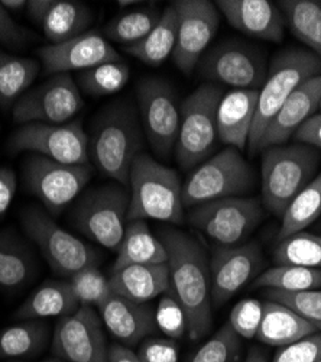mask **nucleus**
<instances>
[{
    "label": "nucleus",
    "mask_w": 321,
    "mask_h": 362,
    "mask_svg": "<svg viewBox=\"0 0 321 362\" xmlns=\"http://www.w3.org/2000/svg\"><path fill=\"white\" fill-rule=\"evenodd\" d=\"M159 236L168 252L171 293L184 310L187 335L191 341H198L213 326L210 264L193 235L165 228Z\"/></svg>",
    "instance_id": "obj_1"
},
{
    "label": "nucleus",
    "mask_w": 321,
    "mask_h": 362,
    "mask_svg": "<svg viewBox=\"0 0 321 362\" xmlns=\"http://www.w3.org/2000/svg\"><path fill=\"white\" fill-rule=\"evenodd\" d=\"M140 148L142 128L132 103L114 102L96 115L89 134V157L103 175L129 186L131 168Z\"/></svg>",
    "instance_id": "obj_2"
},
{
    "label": "nucleus",
    "mask_w": 321,
    "mask_h": 362,
    "mask_svg": "<svg viewBox=\"0 0 321 362\" xmlns=\"http://www.w3.org/2000/svg\"><path fill=\"white\" fill-rule=\"evenodd\" d=\"M128 221L154 219L171 225L184 222L183 183L177 171L159 164L148 154H139L129 175Z\"/></svg>",
    "instance_id": "obj_3"
},
{
    "label": "nucleus",
    "mask_w": 321,
    "mask_h": 362,
    "mask_svg": "<svg viewBox=\"0 0 321 362\" xmlns=\"http://www.w3.org/2000/svg\"><path fill=\"white\" fill-rule=\"evenodd\" d=\"M318 164V151L304 144L262 151V199L269 212L282 218L288 204L315 177Z\"/></svg>",
    "instance_id": "obj_4"
},
{
    "label": "nucleus",
    "mask_w": 321,
    "mask_h": 362,
    "mask_svg": "<svg viewBox=\"0 0 321 362\" xmlns=\"http://www.w3.org/2000/svg\"><path fill=\"white\" fill-rule=\"evenodd\" d=\"M315 76H321V59L311 51L289 48L275 57L265 83L259 88L255 122L248 144L250 154H256L265 129L286 99L304 81Z\"/></svg>",
    "instance_id": "obj_5"
},
{
    "label": "nucleus",
    "mask_w": 321,
    "mask_h": 362,
    "mask_svg": "<svg viewBox=\"0 0 321 362\" xmlns=\"http://www.w3.org/2000/svg\"><path fill=\"white\" fill-rule=\"evenodd\" d=\"M129 189L122 185L87 190L71 210V225L100 247L118 252L129 222Z\"/></svg>",
    "instance_id": "obj_6"
},
{
    "label": "nucleus",
    "mask_w": 321,
    "mask_h": 362,
    "mask_svg": "<svg viewBox=\"0 0 321 362\" xmlns=\"http://www.w3.org/2000/svg\"><path fill=\"white\" fill-rule=\"evenodd\" d=\"M223 88L206 83L187 96L180 107V129L175 144V158L190 170L210 158L217 136V109Z\"/></svg>",
    "instance_id": "obj_7"
},
{
    "label": "nucleus",
    "mask_w": 321,
    "mask_h": 362,
    "mask_svg": "<svg viewBox=\"0 0 321 362\" xmlns=\"http://www.w3.org/2000/svg\"><path fill=\"white\" fill-rule=\"evenodd\" d=\"M25 235L41 250L52 273L60 277H73L78 271L97 265V252L84 244L51 218L38 206H29L20 214Z\"/></svg>",
    "instance_id": "obj_8"
},
{
    "label": "nucleus",
    "mask_w": 321,
    "mask_h": 362,
    "mask_svg": "<svg viewBox=\"0 0 321 362\" xmlns=\"http://www.w3.org/2000/svg\"><path fill=\"white\" fill-rule=\"evenodd\" d=\"M255 185V174L239 149L226 146L204 161L183 185L184 207L226 197H242Z\"/></svg>",
    "instance_id": "obj_9"
},
{
    "label": "nucleus",
    "mask_w": 321,
    "mask_h": 362,
    "mask_svg": "<svg viewBox=\"0 0 321 362\" xmlns=\"http://www.w3.org/2000/svg\"><path fill=\"white\" fill-rule=\"evenodd\" d=\"M93 177L90 164H63L38 154H28L22 163L26 190L34 194L51 216H58L89 185Z\"/></svg>",
    "instance_id": "obj_10"
},
{
    "label": "nucleus",
    "mask_w": 321,
    "mask_h": 362,
    "mask_svg": "<svg viewBox=\"0 0 321 362\" xmlns=\"http://www.w3.org/2000/svg\"><path fill=\"white\" fill-rule=\"evenodd\" d=\"M264 210L258 199L226 197L191 207L190 223L220 247H235L260 223Z\"/></svg>",
    "instance_id": "obj_11"
},
{
    "label": "nucleus",
    "mask_w": 321,
    "mask_h": 362,
    "mask_svg": "<svg viewBox=\"0 0 321 362\" xmlns=\"http://www.w3.org/2000/svg\"><path fill=\"white\" fill-rule=\"evenodd\" d=\"M12 154H38L63 164H89V134L80 120L64 125L26 124L18 128L8 142Z\"/></svg>",
    "instance_id": "obj_12"
},
{
    "label": "nucleus",
    "mask_w": 321,
    "mask_h": 362,
    "mask_svg": "<svg viewBox=\"0 0 321 362\" xmlns=\"http://www.w3.org/2000/svg\"><path fill=\"white\" fill-rule=\"evenodd\" d=\"M84 100L70 74H56L28 92L15 103L16 124L64 125L83 109Z\"/></svg>",
    "instance_id": "obj_13"
},
{
    "label": "nucleus",
    "mask_w": 321,
    "mask_h": 362,
    "mask_svg": "<svg viewBox=\"0 0 321 362\" xmlns=\"http://www.w3.org/2000/svg\"><path fill=\"white\" fill-rule=\"evenodd\" d=\"M136 99L143 131L154 153L168 158L177 144L180 129L177 93L161 78H145L138 84Z\"/></svg>",
    "instance_id": "obj_14"
},
{
    "label": "nucleus",
    "mask_w": 321,
    "mask_h": 362,
    "mask_svg": "<svg viewBox=\"0 0 321 362\" xmlns=\"http://www.w3.org/2000/svg\"><path fill=\"white\" fill-rule=\"evenodd\" d=\"M171 5L178 19L172 62L180 71L191 74L217 33L220 13L209 0H175Z\"/></svg>",
    "instance_id": "obj_15"
},
{
    "label": "nucleus",
    "mask_w": 321,
    "mask_h": 362,
    "mask_svg": "<svg viewBox=\"0 0 321 362\" xmlns=\"http://www.w3.org/2000/svg\"><path fill=\"white\" fill-rule=\"evenodd\" d=\"M51 349L64 362H110L102 319L89 306L56 322Z\"/></svg>",
    "instance_id": "obj_16"
},
{
    "label": "nucleus",
    "mask_w": 321,
    "mask_h": 362,
    "mask_svg": "<svg viewBox=\"0 0 321 362\" xmlns=\"http://www.w3.org/2000/svg\"><path fill=\"white\" fill-rule=\"evenodd\" d=\"M201 76L235 90H259L267 78L262 52L241 42H224L200 59Z\"/></svg>",
    "instance_id": "obj_17"
},
{
    "label": "nucleus",
    "mask_w": 321,
    "mask_h": 362,
    "mask_svg": "<svg viewBox=\"0 0 321 362\" xmlns=\"http://www.w3.org/2000/svg\"><path fill=\"white\" fill-rule=\"evenodd\" d=\"M38 57L48 76L85 71L96 66L123 62L121 54L99 31H89L74 40L38 49Z\"/></svg>",
    "instance_id": "obj_18"
},
{
    "label": "nucleus",
    "mask_w": 321,
    "mask_h": 362,
    "mask_svg": "<svg viewBox=\"0 0 321 362\" xmlns=\"http://www.w3.org/2000/svg\"><path fill=\"white\" fill-rule=\"evenodd\" d=\"M262 265L260 248L255 243L219 247L210 261L212 305L222 308L258 273Z\"/></svg>",
    "instance_id": "obj_19"
},
{
    "label": "nucleus",
    "mask_w": 321,
    "mask_h": 362,
    "mask_svg": "<svg viewBox=\"0 0 321 362\" xmlns=\"http://www.w3.org/2000/svg\"><path fill=\"white\" fill-rule=\"evenodd\" d=\"M28 16L37 23L51 42L63 44L90 31L93 12L74 0H31L26 4Z\"/></svg>",
    "instance_id": "obj_20"
},
{
    "label": "nucleus",
    "mask_w": 321,
    "mask_h": 362,
    "mask_svg": "<svg viewBox=\"0 0 321 362\" xmlns=\"http://www.w3.org/2000/svg\"><path fill=\"white\" fill-rule=\"evenodd\" d=\"M217 11L236 31L271 42H281L285 33V19L269 0H219Z\"/></svg>",
    "instance_id": "obj_21"
},
{
    "label": "nucleus",
    "mask_w": 321,
    "mask_h": 362,
    "mask_svg": "<svg viewBox=\"0 0 321 362\" xmlns=\"http://www.w3.org/2000/svg\"><path fill=\"white\" fill-rule=\"evenodd\" d=\"M321 99V76L304 81L296 92L281 106L262 136L256 153H262L271 146L285 145L293 138L300 127L315 115Z\"/></svg>",
    "instance_id": "obj_22"
},
{
    "label": "nucleus",
    "mask_w": 321,
    "mask_h": 362,
    "mask_svg": "<svg viewBox=\"0 0 321 362\" xmlns=\"http://www.w3.org/2000/svg\"><path fill=\"white\" fill-rule=\"evenodd\" d=\"M97 309L110 334L125 346L145 341L158 327L151 306L118 294L111 293Z\"/></svg>",
    "instance_id": "obj_23"
},
{
    "label": "nucleus",
    "mask_w": 321,
    "mask_h": 362,
    "mask_svg": "<svg viewBox=\"0 0 321 362\" xmlns=\"http://www.w3.org/2000/svg\"><path fill=\"white\" fill-rule=\"evenodd\" d=\"M259 90H231L226 93L217 109V136L239 151L249 144L253 128Z\"/></svg>",
    "instance_id": "obj_24"
},
{
    "label": "nucleus",
    "mask_w": 321,
    "mask_h": 362,
    "mask_svg": "<svg viewBox=\"0 0 321 362\" xmlns=\"http://www.w3.org/2000/svg\"><path fill=\"white\" fill-rule=\"evenodd\" d=\"M109 283L113 294L138 303H148L150 300L171 290L169 267L168 262L129 265L111 271Z\"/></svg>",
    "instance_id": "obj_25"
},
{
    "label": "nucleus",
    "mask_w": 321,
    "mask_h": 362,
    "mask_svg": "<svg viewBox=\"0 0 321 362\" xmlns=\"http://www.w3.org/2000/svg\"><path fill=\"white\" fill-rule=\"evenodd\" d=\"M262 306L264 310L256 334V338L262 344L282 348L317 332L298 313L278 301L268 298Z\"/></svg>",
    "instance_id": "obj_26"
},
{
    "label": "nucleus",
    "mask_w": 321,
    "mask_h": 362,
    "mask_svg": "<svg viewBox=\"0 0 321 362\" xmlns=\"http://www.w3.org/2000/svg\"><path fill=\"white\" fill-rule=\"evenodd\" d=\"M80 308L68 281L49 280L41 284L13 313L15 320H44L64 317Z\"/></svg>",
    "instance_id": "obj_27"
},
{
    "label": "nucleus",
    "mask_w": 321,
    "mask_h": 362,
    "mask_svg": "<svg viewBox=\"0 0 321 362\" xmlns=\"http://www.w3.org/2000/svg\"><path fill=\"white\" fill-rule=\"evenodd\" d=\"M34 252L25 240L13 230H0V287L20 290L37 276Z\"/></svg>",
    "instance_id": "obj_28"
},
{
    "label": "nucleus",
    "mask_w": 321,
    "mask_h": 362,
    "mask_svg": "<svg viewBox=\"0 0 321 362\" xmlns=\"http://www.w3.org/2000/svg\"><path fill=\"white\" fill-rule=\"evenodd\" d=\"M168 252L162 240L157 238L145 221L128 222L122 244L116 252L113 269L142 264H165Z\"/></svg>",
    "instance_id": "obj_29"
},
{
    "label": "nucleus",
    "mask_w": 321,
    "mask_h": 362,
    "mask_svg": "<svg viewBox=\"0 0 321 362\" xmlns=\"http://www.w3.org/2000/svg\"><path fill=\"white\" fill-rule=\"evenodd\" d=\"M177 12L169 5L162 11V16L152 31L139 42L123 47V51L139 59L145 66L159 67L174 52L175 42H177Z\"/></svg>",
    "instance_id": "obj_30"
},
{
    "label": "nucleus",
    "mask_w": 321,
    "mask_h": 362,
    "mask_svg": "<svg viewBox=\"0 0 321 362\" xmlns=\"http://www.w3.org/2000/svg\"><path fill=\"white\" fill-rule=\"evenodd\" d=\"M51 341L45 320H22L0 332V359L40 355Z\"/></svg>",
    "instance_id": "obj_31"
},
{
    "label": "nucleus",
    "mask_w": 321,
    "mask_h": 362,
    "mask_svg": "<svg viewBox=\"0 0 321 362\" xmlns=\"http://www.w3.org/2000/svg\"><path fill=\"white\" fill-rule=\"evenodd\" d=\"M40 73V63L31 58L0 51V109H13Z\"/></svg>",
    "instance_id": "obj_32"
},
{
    "label": "nucleus",
    "mask_w": 321,
    "mask_h": 362,
    "mask_svg": "<svg viewBox=\"0 0 321 362\" xmlns=\"http://www.w3.org/2000/svg\"><path fill=\"white\" fill-rule=\"evenodd\" d=\"M278 5L289 31L321 59V4L315 0H282Z\"/></svg>",
    "instance_id": "obj_33"
},
{
    "label": "nucleus",
    "mask_w": 321,
    "mask_h": 362,
    "mask_svg": "<svg viewBox=\"0 0 321 362\" xmlns=\"http://www.w3.org/2000/svg\"><path fill=\"white\" fill-rule=\"evenodd\" d=\"M321 215V173L293 199L282 215L278 240L303 232Z\"/></svg>",
    "instance_id": "obj_34"
},
{
    "label": "nucleus",
    "mask_w": 321,
    "mask_h": 362,
    "mask_svg": "<svg viewBox=\"0 0 321 362\" xmlns=\"http://www.w3.org/2000/svg\"><path fill=\"white\" fill-rule=\"evenodd\" d=\"M162 12L155 6L125 12L111 19L104 28V37L109 41L122 44L123 47L133 45L147 37L157 26Z\"/></svg>",
    "instance_id": "obj_35"
},
{
    "label": "nucleus",
    "mask_w": 321,
    "mask_h": 362,
    "mask_svg": "<svg viewBox=\"0 0 321 362\" xmlns=\"http://www.w3.org/2000/svg\"><path fill=\"white\" fill-rule=\"evenodd\" d=\"M255 287L285 293L318 290L321 288V268L275 265L256 279Z\"/></svg>",
    "instance_id": "obj_36"
},
{
    "label": "nucleus",
    "mask_w": 321,
    "mask_h": 362,
    "mask_svg": "<svg viewBox=\"0 0 321 362\" xmlns=\"http://www.w3.org/2000/svg\"><path fill=\"white\" fill-rule=\"evenodd\" d=\"M131 77L129 66L123 62H111L78 73V86L84 93L106 98L121 92Z\"/></svg>",
    "instance_id": "obj_37"
},
{
    "label": "nucleus",
    "mask_w": 321,
    "mask_h": 362,
    "mask_svg": "<svg viewBox=\"0 0 321 362\" xmlns=\"http://www.w3.org/2000/svg\"><path fill=\"white\" fill-rule=\"evenodd\" d=\"M274 261L277 265L321 268V236L303 230L279 240Z\"/></svg>",
    "instance_id": "obj_38"
},
{
    "label": "nucleus",
    "mask_w": 321,
    "mask_h": 362,
    "mask_svg": "<svg viewBox=\"0 0 321 362\" xmlns=\"http://www.w3.org/2000/svg\"><path fill=\"white\" fill-rule=\"evenodd\" d=\"M241 339L227 322L197 349L188 362H239L243 351Z\"/></svg>",
    "instance_id": "obj_39"
},
{
    "label": "nucleus",
    "mask_w": 321,
    "mask_h": 362,
    "mask_svg": "<svg viewBox=\"0 0 321 362\" xmlns=\"http://www.w3.org/2000/svg\"><path fill=\"white\" fill-rule=\"evenodd\" d=\"M74 296L80 306L99 308L111 296L109 279L97 268V265L87 267L68 279Z\"/></svg>",
    "instance_id": "obj_40"
},
{
    "label": "nucleus",
    "mask_w": 321,
    "mask_h": 362,
    "mask_svg": "<svg viewBox=\"0 0 321 362\" xmlns=\"http://www.w3.org/2000/svg\"><path fill=\"white\" fill-rule=\"evenodd\" d=\"M264 294L267 298L293 309L321 334V290H308L300 293L265 290Z\"/></svg>",
    "instance_id": "obj_41"
},
{
    "label": "nucleus",
    "mask_w": 321,
    "mask_h": 362,
    "mask_svg": "<svg viewBox=\"0 0 321 362\" xmlns=\"http://www.w3.org/2000/svg\"><path fill=\"white\" fill-rule=\"evenodd\" d=\"M155 320L157 326L161 327L164 334L171 339H178L187 334V320L184 310L171 290L162 294L155 312Z\"/></svg>",
    "instance_id": "obj_42"
},
{
    "label": "nucleus",
    "mask_w": 321,
    "mask_h": 362,
    "mask_svg": "<svg viewBox=\"0 0 321 362\" xmlns=\"http://www.w3.org/2000/svg\"><path fill=\"white\" fill-rule=\"evenodd\" d=\"M262 301L256 298H245L233 308L229 319V325L241 338H256L258 329L262 320Z\"/></svg>",
    "instance_id": "obj_43"
},
{
    "label": "nucleus",
    "mask_w": 321,
    "mask_h": 362,
    "mask_svg": "<svg viewBox=\"0 0 321 362\" xmlns=\"http://www.w3.org/2000/svg\"><path fill=\"white\" fill-rule=\"evenodd\" d=\"M321 359V334L315 332L294 344L279 348L271 362H317Z\"/></svg>",
    "instance_id": "obj_44"
},
{
    "label": "nucleus",
    "mask_w": 321,
    "mask_h": 362,
    "mask_svg": "<svg viewBox=\"0 0 321 362\" xmlns=\"http://www.w3.org/2000/svg\"><path fill=\"white\" fill-rule=\"evenodd\" d=\"M138 356L142 362H178V345L171 338H147L140 342Z\"/></svg>",
    "instance_id": "obj_45"
},
{
    "label": "nucleus",
    "mask_w": 321,
    "mask_h": 362,
    "mask_svg": "<svg viewBox=\"0 0 321 362\" xmlns=\"http://www.w3.org/2000/svg\"><path fill=\"white\" fill-rule=\"evenodd\" d=\"M29 40H31V34L19 26L0 4V42L11 49H19L23 48Z\"/></svg>",
    "instance_id": "obj_46"
},
{
    "label": "nucleus",
    "mask_w": 321,
    "mask_h": 362,
    "mask_svg": "<svg viewBox=\"0 0 321 362\" xmlns=\"http://www.w3.org/2000/svg\"><path fill=\"white\" fill-rule=\"evenodd\" d=\"M18 189V178L12 168L0 167V221H2L12 206Z\"/></svg>",
    "instance_id": "obj_47"
},
{
    "label": "nucleus",
    "mask_w": 321,
    "mask_h": 362,
    "mask_svg": "<svg viewBox=\"0 0 321 362\" xmlns=\"http://www.w3.org/2000/svg\"><path fill=\"white\" fill-rule=\"evenodd\" d=\"M296 141L321 151V113L311 116L294 135Z\"/></svg>",
    "instance_id": "obj_48"
},
{
    "label": "nucleus",
    "mask_w": 321,
    "mask_h": 362,
    "mask_svg": "<svg viewBox=\"0 0 321 362\" xmlns=\"http://www.w3.org/2000/svg\"><path fill=\"white\" fill-rule=\"evenodd\" d=\"M110 362H142L136 352L122 344H111L109 346Z\"/></svg>",
    "instance_id": "obj_49"
},
{
    "label": "nucleus",
    "mask_w": 321,
    "mask_h": 362,
    "mask_svg": "<svg viewBox=\"0 0 321 362\" xmlns=\"http://www.w3.org/2000/svg\"><path fill=\"white\" fill-rule=\"evenodd\" d=\"M242 362H269V356L264 349L253 348Z\"/></svg>",
    "instance_id": "obj_50"
},
{
    "label": "nucleus",
    "mask_w": 321,
    "mask_h": 362,
    "mask_svg": "<svg viewBox=\"0 0 321 362\" xmlns=\"http://www.w3.org/2000/svg\"><path fill=\"white\" fill-rule=\"evenodd\" d=\"M2 6L8 11V12H20L26 8L25 0H2Z\"/></svg>",
    "instance_id": "obj_51"
},
{
    "label": "nucleus",
    "mask_w": 321,
    "mask_h": 362,
    "mask_svg": "<svg viewBox=\"0 0 321 362\" xmlns=\"http://www.w3.org/2000/svg\"><path fill=\"white\" fill-rule=\"evenodd\" d=\"M35 362H64L60 358H51V359H45V361H35Z\"/></svg>",
    "instance_id": "obj_52"
},
{
    "label": "nucleus",
    "mask_w": 321,
    "mask_h": 362,
    "mask_svg": "<svg viewBox=\"0 0 321 362\" xmlns=\"http://www.w3.org/2000/svg\"><path fill=\"white\" fill-rule=\"evenodd\" d=\"M318 109H320V113H321V99H320V103H318Z\"/></svg>",
    "instance_id": "obj_53"
},
{
    "label": "nucleus",
    "mask_w": 321,
    "mask_h": 362,
    "mask_svg": "<svg viewBox=\"0 0 321 362\" xmlns=\"http://www.w3.org/2000/svg\"><path fill=\"white\" fill-rule=\"evenodd\" d=\"M317 362H321V359H320V361H317Z\"/></svg>",
    "instance_id": "obj_54"
}]
</instances>
